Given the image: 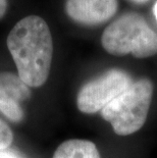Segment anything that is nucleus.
<instances>
[{"instance_id": "nucleus-2", "label": "nucleus", "mask_w": 157, "mask_h": 158, "mask_svg": "<svg viewBox=\"0 0 157 158\" xmlns=\"http://www.w3.org/2000/svg\"><path fill=\"white\" fill-rule=\"evenodd\" d=\"M101 44L111 55L147 58L157 54V33L140 13L126 12L106 27Z\"/></svg>"}, {"instance_id": "nucleus-4", "label": "nucleus", "mask_w": 157, "mask_h": 158, "mask_svg": "<svg viewBox=\"0 0 157 158\" xmlns=\"http://www.w3.org/2000/svg\"><path fill=\"white\" fill-rule=\"evenodd\" d=\"M133 80L128 73L119 69L106 70L80 89L76 106L83 113L93 114L104 108L131 85Z\"/></svg>"}, {"instance_id": "nucleus-3", "label": "nucleus", "mask_w": 157, "mask_h": 158, "mask_svg": "<svg viewBox=\"0 0 157 158\" xmlns=\"http://www.w3.org/2000/svg\"><path fill=\"white\" fill-rule=\"evenodd\" d=\"M153 91L154 86L149 79L133 81L100 111L102 118L111 124L113 132L118 136H129L138 132L146 123Z\"/></svg>"}, {"instance_id": "nucleus-9", "label": "nucleus", "mask_w": 157, "mask_h": 158, "mask_svg": "<svg viewBox=\"0 0 157 158\" xmlns=\"http://www.w3.org/2000/svg\"><path fill=\"white\" fill-rule=\"evenodd\" d=\"M7 10V0H0V19L4 16Z\"/></svg>"}, {"instance_id": "nucleus-1", "label": "nucleus", "mask_w": 157, "mask_h": 158, "mask_svg": "<svg viewBox=\"0 0 157 158\" xmlns=\"http://www.w3.org/2000/svg\"><path fill=\"white\" fill-rule=\"evenodd\" d=\"M7 48L23 82L33 88L44 85L53 57V41L47 23L38 15L22 19L7 36Z\"/></svg>"}, {"instance_id": "nucleus-11", "label": "nucleus", "mask_w": 157, "mask_h": 158, "mask_svg": "<svg viewBox=\"0 0 157 158\" xmlns=\"http://www.w3.org/2000/svg\"><path fill=\"white\" fill-rule=\"evenodd\" d=\"M134 3H137V4H144V3L149 2L150 0H131Z\"/></svg>"}, {"instance_id": "nucleus-10", "label": "nucleus", "mask_w": 157, "mask_h": 158, "mask_svg": "<svg viewBox=\"0 0 157 158\" xmlns=\"http://www.w3.org/2000/svg\"><path fill=\"white\" fill-rule=\"evenodd\" d=\"M0 158H18L14 154L10 152H6V151H0Z\"/></svg>"}, {"instance_id": "nucleus-6", "label": "nucleus", "mask_w": 157, "mask_h": 158, "mask_svg": "<svg viewBox=\"0 0 157 158\" xmlns=\"http://www.w3.org/2000/svg\"><path fill=\"white\" fill-rule=\"evenodd\" d=\"M31 97L29 87L13 73H0V111L14 123L24 119V110L21 105Z\"/></svg>"}, {"instance_id": "nucleus-7", "label": "nucleus", "mask_w": 157, "mask_h": 158, "mask_svg": "<svg viewBox=\"0 0 157 158\" xmlns=\"http://www.w3.org/2000/svg\"><path fill=\"white\" fill-rule=\"evenodd\" d=\"M52 158H101V156L92 141L72 139L61 143Z\"/></svg>"}, {"instance_id": "nucleus-12", "label": "nucleus", "mask_w": 157, "mask_h": 158, "mask_svg": "<svg viewBox=\"0 0 157 158\" xmlns=\"http://www.w3.org/2000/svg\"><path fill=\"white\" fill-rule=\"evenodd\" d=\"M153 15H154L156 21H157V1L155 2V4L153 5Z\"/></svg>"}, {"instance_id": "nucleus-8", "label": "nucleus", "mask_w": 157, "mask_h": 158, "mask_svg": "<svg viewBox=\"0 0 157 158\" xmlns=\"http://www.w3.org/2000/svg\"><path fill=\"white\" fill-rule=\"evenodd\" d=\"M13 141V133L7 123L0 119V151H3L11 145Z\"/></svg>"}, {"instance_id": "nucleus-5", "label": "nucleus", "mask_w": 157, "mask_h": 158, "mask_svg": "<svg viewBox=\"0 0 157 158\" xmlns=\"http://www.w3.org/2000/svg\"><path fill=\"white\" fill-rule=\"evenodd\" d=\"M65 12L73 22L97 26L113 18L118 11V0H65Z\"/></svg>"}]
</instances>
